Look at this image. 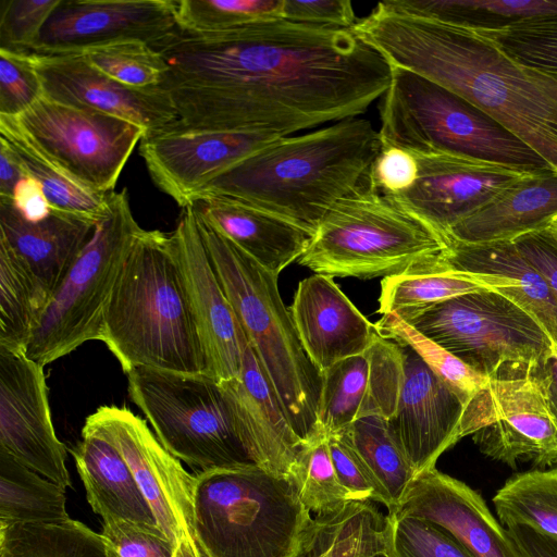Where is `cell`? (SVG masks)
I'll return each mask as SVG.
<instances>
[{
	"label": "cell",
	"instance_id": "11a10c76",
	"mask_svg": "<svg viewBox=\"0 0 557 557\" xmlns=\"http://www.w3.org/2000/svg\"><path fill=\"white\" fill-rule=\"evenodd\" d=\"M12 202L25 219L34 222L47 218L52 211L42 187L30 176H24L17 183Z\"/></svg>",
	"mask_w": 557,
	"mask_h": 557
},
{
	"label": "cell",
	"instance_id": "ba28073f",
	"mask_svg": "<svg viewBox=\"0 0 557 557\" xmlns=\"http://www.w3.org/2000/svg\"><path fill=\"white\" fill-rule=\"evenodd\" d=\"M380 115L382 147H397L417 156H460L528 172L554 170L486 112L404 69L393 67Z\"/></svg>",
	"mask_w": 557,
	"mask_h": 557
},
{
	"label": "cell",
	"instance_id": "f35d334b",
	"mask_svg": "<svg viewBox=\"0 0 557 557\" xmlns=\"http://www.w3.org/2000/svg\"><path fill=\"white\" fill-rule=\"evenodd\" d=\"M492 500L504 525L520 522L557 535V467L515 473Z\"/></svg>",
	"mask_w": 557,
	"mask_h": 557
},
{
	"label": "cell",
	"instance_id": "60d3db41",
	"mask_svg": "<svg viewBox=\"0 0 557 557\" xmlns=\"http://www.w3.org/2000/svg\"><path fill=\"white\" fill-rule=\"evenodd\" d=\"M288 478L301 503L314 517L334 512L352 500L338 481L327 436L321 432L301 444Z\"/></svg>",
	"mask_w": 557,
	"mask_h": 557
},
{
	"label": "cell",
	"instance_id": "ffe728a7",
	"mask_svg": "<svg viewBox=\"0 0 557 557\" xmlns=\"http://www.w3.org/2000/svg\"><path fill=\"white\" fill-rule=\"evenodd\" d=\"M44 96L70 106L88 108L141 126L147 133L166 129L177 120L162 87L133 88L92 66L81 53H29Z\"/></svg>",
	"mask_w": 557,
	"mask_h": 557
},
{
	"label": "cell",
	"instance_id": "4316f807",
	"mask_svg": "<svg viewBox=\"0 0 557 557\" xmlns=\"http://www.w3.org/2000/svg\"><path fill=\"white\" fill-rule=\"evenodd\" d=\"M557 221V171L529 173L457 223L446 240L466 244L515 242Z\"/></svg>",
	"mask_w": 557,
	"mask_h": 557
},
{
	"label": "cell",
	"instance_id": "91938a15",
	"mask_svg": "<svg viewBox=\"0 0 557 557\" xmlns=\"http://www.w3.org/2000/svg\"><path fill=\"white\" fill-rule=\"evenodd\" d=\"M173 557H203V555L196 542L181 541L175 546Z\"/></svg>",
	"mask_w": 557,
	"mask_h": 557
},
{
	"label": "cell",
	"instance_id": "277c9868",
	"mask_svg": "<svg viewBox=\"0 0 557 557\" xmlns=\"http://www.w3.org/2000/svg\"><path fill=\"white\" fill-rule=\"evenodd\" d=\"M101 342L125 373L144 367L208 374L172 233L143 228L135 238L104 314Z\"/></svg>",
	"mask_w": 557,
	"mask_h": 557
},
{
	"label": "cell",
	"instance_id": "cb8c5ba5",
	"mask_svg": "<svg viewBox=\"0 0 557 557\" xmlns=\"http://www.w3.org/2000/svg\"><path fill=\"white\" fill-rule=\"evenodd\" d=\"M288 309L306 352L322 373L366 352L379 335L329 275L314 273L300 281Z\"/></svg>",
	"mask_w": 557,
	"mask_h": 557
},
{
	"label": "cell",
	"instance_id": "3957f363",
	"mask_svg": "<svg viewBox=\"0 0 557 557\" xmlns=\"http://www.w3.org/2000/svg\"><path fill=\"white\" fill-rule=\"evenodd\" d=\"M381 149L379 131L360 116L278 137L208 182L193 202L232 198L313 236L326 212L368 181Z\"/></svg>",
	"mask_w": 557,
	"mask_h": 557
},
{
	"label": "cell",
	"instance_id": "9a60e30c",
	"mask_svg": "<svg viewBox=\"0 0 557 557\" xmlns=\"http://www.w3.org/2000/svg\"><path fill=\"white\" fill-rule=\"evenodd\" d=\"M0 449L64 490L66 447L51 418L44 366L0 347Z\"/></svg>",
	"mask_w": 557,
	"mask_h": 557
},
{
	"label": "cell",
	"instance_id": "ab89813d",
	"mask_svg": "<svg viewBox=\"0 0 557 557\" xmlns=\"http://www.w3.org/2000/svg\"><path fill=\"white\" fill-rule=\"evenodd\" d=\"M483 289L486 288L465 273L447 269L388 276L381 281L377 312L405 319L447 299Z\"/></svg>",
	"mask_w": 557,
	"mask_h": 557
},
{
	"label": "cell",
	"instance_id": "52a82bcc",
	"mask_svg": "<svg viewBox=\"0 0 557 557\" xmlns=\"http://www.w3.org/2000/svg\"><path fill=\"white\" fill-rule=\"evenodd\" d=\"M447 247L442 235L368 180L326 212L298 262L332 277L384 278L444 271Z\"/></svg>",
	"mask_w": 557,
	"mask_h": 557
},
{
	"label": "cell",
	"instance_id": "94428289",
	"mask_svg": "<svg viewBox=\"0 0 557 557\" xmlns=\"http://www.w3.org/2000/svg\"><path fill=\"white\" fill-rule=\"evenodd\" d=\"M550 230L554 232V234L557 236V221L552 225Z\"/></svg>",
	"mask_w": 557,
	"mask_h": 557
},
{
	"label": "cell",
	"instance_id": "83f0119b",
	"mask_svg": "<svg viewBox=\"0 0 557 557\" xmlns=\"http://www.w3.org/2000/svg\"><path fill=\"white\" fill-rule=\"evenodd\" d=\"M193 206L215 231L277 276L298 261L312 238L304 230L232 198L202 197Z\"/></svg>",
	"mask_w": 557,
	"mask_h": 557
},
{
	"label": "cell",
	"instance_id": "f6af8a7d",
	"mask_svg": "<svg viewBox=\"0 0 557 557\" xmlns=\"http://www.w3.org/2000/svg\"><path fill=\"white\" fill-rule=\"evenodd\" d=\"M389 557H473L436 524L410 516L387 513Z\"/></svg>",
	"mask_w": 557,
	"mask_h": 557
},
{
	"label": "cell",
	"instance_id": "603a6c76",
	"mask_svg": "<svg viewBox=\"0 0 557 557\" xmlns=\"http://www.w3.org/2000/svg\"><path fill=\"white\" fill-rule=\"evenodd\" d=\"M221 385L250 460L272 473L288 476L304 442L294 431L248 341L243 349L239 375Z\"/></svg>",
	"mask_w": 557,
	"mask_h": 557
},
{
	"label": "cell",
	"instance_id": "f907efd6",
	"mask_svg": "<svg viewBox=\"0 0 557 557\" xmlns=\"http://www.w3.org/2000/svg\"><path fill=\"white\" fill-rule=\"evenodd\" d=\"M417 157L401 148L382 147L369 172V184L387 196L403 194L418 180Z\"/></svg>",
	"mask_w": 557,
	"mask_h": 557
},
{
	"label": "cell",
	"instance_id": "5bb4252c",
	"mask_svg": "<svg viewBox=\"0 0 557 557\" xmlns=\"http://www.w3.org/2000/svg\"><path fill=\"white\" fill-rule=\"evenodd\" d=\"M397 344L403 380L387 421L418 475L434 468L440 456L461 438L491 424V419L467 406L412 348Z\"/></svg>",
	"mask_w": 557,
	"mask_h": 557
},
{
	"label": "cell",
	"instance_id": "db71d44e",
	"mask_svg": "<svg viewBox=\"0 0 557 557\" xmlns=\"http://www.w3.org/2000/svg\"><path fill=\"white\" fill-rule=\"evenodd\" d=\"M521 557H557V535L530 524H505Z\"/></svg>",
	"mask_w": 557,
	"mask_h": 557
},
{
	"label": "cell",
	"instance_id": "8d00e7d4",
	"mask_svg": "<svg viewBox=\"0 0 557 557\" xmlns=\"http://www.w3.org/2000/svg\"><path fill=\"white\" fill-rule=\"evenodd\" d=\"M46 305L32 275L0 239V347L25 351Z\"/></svg>",
	"mask_w": 557,
	"mask_h": 557
},
{
	"label": "cell",
	"instance_id": "f546056e",
	"mask_svg": "<svg viewBox=\"0 0 557 557\" xmlns=\"http://www.w3.org/2000/svg\"><path fill=\"white\" fill-rule=\"evenodd\" d=\"M0 141L24 175L40 184L52 209L96 224L106 215L110 193H96L74 178L27 135L16 117L0 115Z\"/></svg>",
	"mask_w": 557,
	"mask_h": 557
},
{
	"label": "cell",
	"instance_id": "8fae6325",
	"mask_svg": "<svg viewBox=\"0 0 557 557\" xmlns=\"http://www.w3.org/2000/svg\"><path fill=\"white\" fill-rule=\"evenodd\" d=\"M126 374L131 399L177 459L199 471L252 462L214 377L144 367Z\"/></svg>",
	"mask_w": 557,
	"mask_h": 557
},
{
	"label": "cell",
	"instance_id": "4fadbf2b",
	"mask_svg": "<svg viewBox=\"0 0 557 557\" xmlns=\"http://www.w3.org/2000/svg\"><path fill=\"white\" fill-rule=\"evenodd\" d=\"M85 422L97 428L119 450L162 532L175 545L181 541L196 542V476L161 444L147 422L116 406L99 407Z\"/></svg>",
	"mask_w": 557,
	"mask_h": 557
},
{
	"label": "cell",
	"instance_id": "7a4b0ae2",
	"mask_svg": "<svg viewBox=\"0 0 557 557\" xmlns=\"http://www.w3.org/2000/svg\"><path fill=\"white\" fill-rule=\"evenodd\" d=\"M351 29L392 67L417 73L467 99L557 171V107L527 69L486 36L400 13L382 2Z\"/></svg>",
	"mask_w": 557,
	"mask_h": 557
},
{
	"label": "cell",
	"instance_id": "f5cc1de1",
	"mask_svg": "<svg viewBox=\"0 0 557 557\" xmlns=\"http://www.w3.org/2000/svg\"><path fill=\"white\" fill-rule=\"evenodd\" d=\"M513 243L544 277L557 301V236L548 228L521 236Z\"/></svg>",
	"mask_w": 557,
	"mask_h": 557
},
{
	"label": "cell",
	"instance_id": "7bdbcfd3",
	"mask_svg": "<svg viewBox=\"0 0 557 557\" xmlns=\"http://www.w3.org/2000/svg\"><path fill=\"white\" fill-rule=\"evenodd\" d=\"M79 53L103 74L133 88L161 87L168 72L161 53L139 40L112 42Z\"/></svg>",
	"mask_w": 557,
	"mask_h": 557
},
{
	"label": "cell",
	"instance_id": "816d5d0a",
	"mask_svg": "<svg viewBox=\"0 0 557 557\" xmlns=\"http://www.w3.org/2000/svg\"><path fill=\"white\" fill-rule=\"evenodd\" d=\"M282 18L337 28H351L358 22L348 0H283Z\"/></svg>",
	"mask_w": 557,
	"mask_h": 557
},
{
	"label": "cell",
	"instance_id": "4dcf8cb0",
	"mask_svg": "<svg viewBox=\"0 0 557 557\" xmlns=\"http://www.w3.org/2000/svg\"><path fill=\"white\" fill-rule=\"evenodd\" d=\"M300 557H389L387 515L372 502L350 500L313 517Z\"/></svg>",
	"mask_w": 557,
	"mask_h": 557
},
{
	"label": "cell",
	"instance_id": "bcb514c9",
	"mask_svg": "<svg viewBox=\"0 0 557 557\" xmlns=\"http://www.w3.org/2000/svg\"><path fill=\"white\" fill-rule=\"evenodd\" d=\"M62 0H2L0 49L32 53L47 21Z\"/></svg>",
	"mask_w": 557,
	"mask_h": 557
},
{
	"label": "cell",
	"instance_id": "836d02e7",
	"mask_svg": "<svg viewBox=\"0 0 557 557\" xmlns=\"http://www.w3.org/2000/svg\"><path fill=\"white\" fill-rule=\"evenodd\" d=\"M374 325L382 337L412 348L467 406L486 416L491 421L494 420V400L488 379L419 333L395 313L383 314Z\"/></svg>",
	"mask_w": 557,
	"mask_h": 557
},
{
	"label": "cell",
	"instance_id": "ee69618b",
	"mask_svg": "<svg viewBox=\"0 0 557 557\" xmlns=\"http://www.w3.org/2000/svg\"><path fill=\"white\" fill-rule=\"evenodd\" d=\"M478 33L521 66L557 75V14L539 16L503 30Z\"/></svg>",
	"mask_w": 557,
	"mask_h": 557
},
{
	"label": "cell",
	"instance_id": "680465c9",
	"mask_svg": "<svg viewBox=\"0 0 557 557\" xmlns=\"http://www.w3.org/2000/svg\"><path fill=\"white\" fill-rule=\"evenodd\" d=\"M527 71L540 89L557 107V75L545 74L530 69H527Z\"/></svg>",
	"mask_w": 557,
	"mask_h": 557
},
{
	"label": "cell",
	"instance_id": "d6986e66",
	"mask_svg": "<svg viewBox=\"0 0 557 557\" xmlns=\"http://www.w3.org/2000/svg\"><path fill=\"white\" fill-rule=\"evenodd\" d=\"M193 311L216 381L236 379L247 342L201 237L194 207L183 209L172 232Z\"/></svg>",
	"mask_w": 557,
	"mask_h": 557
},
{
	"label": "cell",
	"instance_id": "44dd1931",
	"mask_svg": "<svg viewBox=\"0 0 557 557\" xmlns=\"http://www.w3.org/2000/svg\"><path fill=\"white\" fill-rule=\"evenodd\" d=\"M389 512L436 524L473 557H521L509 532L494 518L481 494L435 467L416 475L398 506Z\"/></svg>",
	"mask_w": 557,
	"mask_h": 557
},
{
	"label": "cell",
	"instance_id": "d4e9b609",
	"mask_svg": "<svg viewBox=\"0 0 557 557\" xmlns=\"http://www.w3.org/2000/svg\"><path fill=\"white\" fill-rule=\"evenodd\" d=\"M443 264L500 294L529 312L557 343V301L541 273L513 242L447 240Z\"/></svg>",
	"mask_w": 557,
	"mask_h": 557
},
{
	"label": "cell",
	"instance_id": "e575fe53",
	"mask_svg": "<svg viewBox=\"0 0 557 557\" xmlns=\"http://www.w3.org/2000/svg\"><path fill=\"white\" fill-rule=\"evenodd\" d=\"M358 453L379 488L388 512L400 503L416 476L401 446L382 416H366L343 431Z\"/></svg>",
	"mask_w": 557,
	"mask_h": 557
},
{
	"label": "cell",
	"instance_id": "6125c7cd",
	"mask_svg": "<svg viewBox=\"0 0 557 557\" xmlns=\"http://www.w3.org/2000/svg\"><path fill=\"white\" fill-rule=\"evenodd\" d=\"M553 352L557 356V343H553Z\"/></svg>",
	"mask_w": 557,
	"mask_h": 557
},
{
	"label": "cell",
	"instance_id": "e0dca14e",
	"mask_svg": "<svg viewBox=\"0 0 557 557\" xmlns=\"http://www.w3.org/2000/svg\"><path fill=\"white\" fill-rule=\"evenodd\" d=\"M418 180L407 191L388 196L445 239L460 221L476 212L528 172L453 156H417Z\"/></svg>",
	"mask_w": 557,
	"mask_h": 557
},
{
	"label": "cell",
	"instance_id": "b9f144b4",
	"mask_svg": "<svg viewBox=\"0 0 557 557\" xmlns=\"http://www.w3.org/2000/svg\"><path fill=\"white\" fill-rule=\"evenodd\" d=\"M283 0H176L180 29L216 33L282 18Z\"/></svg>",
	"mask_w": 557,
	"mask_h": 557
},
{
	"label": "cell",
	"instance_id": "d590c367",
	"mask_svg": "<svg viewBox=\"0 0 557 557\" xmlns=\"http://www.w3.org/2000/svg\"><path fill=\"white\" fill-rule=\"evenodd\" d=\"M371 377L369 349L343 359L323 372L318 432L326 436L337 434L357 419L372 416Z\"/></svg>",
	"mask_w": 557,
	"mask_h": 557
},
{
	"label": "cell",
	"instance_id": "f1b7e54d",
	"mask_svg": "<svg viewBox=\"0 0 557 557\" xmlns=\"http://www.w3.org/2000/svg\"><path fill=\"white\" fill-rule=\"evenodd\" d=\"M91 509L107 520L157 525L127 463L115 446L85 422L82 440L71 449Z\"/></svg>",
	"mask_w": 557,
	"mask_h": 557
},
{
	"label": "cell",
	"instance_id": "484cf974",
	"mask_svg": "<svg viewBox=\"0 0 557 557\" xmlns=\"http://www.w3.org/2000/svg\"><path fill=\"white\" fill-rule=\"evenodd\" d=\"M96 223L52 209L40 221L25 219L0 200V239L24 264L47 302L92 235Z\"/></svg>",
	"mask_w": 557,
	"mask_h": 557
},
{
	"label": "cell",
	"instance_id": "1f68e13d",
	"mask_svg": "<svg viewBox=\"0 0 557 557\" xmlns=\"http://www.w3.org/2000/svg\"><path fill=\"white\" fill-rule=\"evenodd\" d=\"M394 11L474 32H496L557 14V0H386Z\"/></svg>",
	"mask_w": 557,
	"mask_h": 557
},
{
	"label": "cell",
	"instance_id": "30bf717a",
	"mask_svg": "<svg viewBox=\"0 0 557 557\" xmlns=\"http://www.w3.org/2000/svg\"><path fill=\"white\" fill-rule=\"evenodd\" d=\"M403 320L490 381L533 374L553 354V343L535 318L488 289Z\"/></svg>",
	"mask_w": 557,
	"mask_h": 557
},
{
	"label": "cell",
	"instance_id": "2e32d148",
	"mask_svg": "<svg viewBox=\"0 0 557 557\" xmlns=\"http://www.w3.org/2000/svg\"><path fill=\"white\" fill-rule=\"evenodd\" d=\"M178 30L176 0H62L32 53H79L126 40L157 48Z\"/></svg>",
	"mask_w": 557,
	"mask_h": 557
},
{
	"label": "cell",
	"instance_id": "d6a6232c",
	"mask_svg": "<svg viewBox=\"0 0 557 557\" xmlns=\"http://www.w3.org/2000/svg\"><path fill=\"white\" fill-rule=\"evenodd\" d=\"M70 518L63 487L0 449V528Z\"/></svg>",
	"mask_w": 557,
	"mask_h": 557
},
{
	"label": "cell",
	"instance_id": "6f0895ef",
	"mask_svg": "<svg viewBox=\"0 0 557 557\" xmlns=\"http://www.w3.org/2000/svg\"><path fill=\"white\" fill-rule=\"evenodd\" d=\"M534 374L545 392L549 408L557 422V356L553 352L534 371Z\"/></svg>",
	"mask_w": 557,
	"mask_h": 557
},
{
	"label": "cell",
	"instance_id": "9f6ffc18",
	"mask_svg": "<svg viewBox=\"0 0 557 557\" xmlns=\"http://www.w3.org/2000/svg\"><path fill=\"white\" fill-rule=\"evenodd\" d=\"M24 176L8 147L0 141V200L12 201L15 186Z\"/></svg>",
	"mask_w": 557,
	"mask_h": 557
},
{
	"label": "cell",
	"instance_id": "5b68a950",
	"mask_svg": "<svg viewBox=\"0 0 557 557\" xmlns=\"http://www.w3.org/2000/svg\"><path fill=\"white\" fill-rule=\"evenodd\" d=\"M194 210L201 237L245 336L294 431L306 442L319 433L323 373L301 344L290 311L281 298L277 275L263 269L215 231L195 207Z\"/></svg>",
	"mask_w": 557,
	"mask_h": 557
},
{
	"label": "cell",
	"instance_id": "ac0fdd59",
	"mask_svg": "<svg viewBox=\"0 0 557 557\" xmlns=\"http://www.w3.org/2000/svg\"><path fill=\"white\" fill-rule=\"evenodd\" d=\"M277 136L226 131L147 133L139 152L153 183L181 208L208 182Z\"/></svg>",
	"mask_w": 557,
	"mask_h": 557
},
{
	"label": "cell",
	"instance_id": "c3c4849f",
	"mask_svg": "<svg viewBox=\"0 0 557 557\" xmlns=\"http://www.w3.org/2000/svg\"><path fill=\"white\" fill-rule=\"evenodd\" d=\"M42 96L29 53L0 49V115L16 117Z\"/></svg>",
	"mask_w": 557,
	"mask_h": 557
},
{
	"label": "cell",
	"instance_id": "7dc6e473",
	"mask_svg": "<svg viewBox=\"0 0 557 557\" xmlns=\"http://www.w3.org/2000/svg\"><path fill=\"white\" fill-rule=\"evenodd\" d=\"M106 557H173L175 544L158 525L125 520L102 521Z\"/></svg>",
	"mask_w": 557,
	"mask_h": 557
},
{
	"label": "cell",
	"instance_id": "7c38bea8",
	"mask_svg": "<svg viewBox=\"0 0 557 557\" xmlns=\"http://www.w3.org/2000/svg\"><path fill=\"white\" fill-rule=\"evenodd\" d=\"M27 135L74 178L109 194L146 131L132 122L42 96L16 116Z\"/></svg>",
	"mask_w": 557,
	"mask_h": 557
},
{
	"label": "cell",
	"instance_id": "74e56055",
	"mask_svg": "<svg viewBox=\"0 0 557 557\" xmlns=\"http://www.w3.org/2000/svg\"><path fill=\"white\" fill-rule=\"evenodd\" d=\"M0 557H106L100 533L72 518L0 528Z\"/></svg>",
	"mask_w": 557,
	"mask_h": 557
},
{
	"label": "cell",
	"instance_id": "681fc988",
	"mask_svg": "<svg viewBox=\"0 0 557 557\" xmlns=\"http://www.w3.org/2000/svg\"><path fill=\"white\" fill-rule=\"evenodd\" d=\"M327 440L336 475L350 498L382 504L373 476L345 433L330 435Z\"/></svg>",
	"mask_w": 557,
	"mask_h": 557
},
{
	"label": "cell",
	"instance_id": "8992f818",
	"mask_svg": "<svg viewBox=\"0 0 557 557\" xmlns=\"http://www.w3.org/2000/svg\"><path fill=\"white\" fill-rule=\"evenodd\" d=\"M195 476V539L203 557H300L313 517L288 476L253 462Z\"/></svg>",
	"mask_w": 557,
	"mask_h": 557
},
{
	"label": "cell",
	"instance_id": "9c48e42d",
	"mask_svg": "<svg viewBox=\"0 0 557 557\" xmlns=\"http://www.w3.org/2000/svg\"><path fill=\"white\" fill-rule=\"evenodd\" d=\"M141 230L126 188L111 191L108 212L39 317L25 349L29 359L45 367L86 342H101L111 295Z\"/></svg>",
	"mask_w": 557,
	"mask_h": 557
},
{
	"label": "cell",
	"instance_id": "6da1fadb",
	"mask_svg": "<svg viewBox=\"0 0 557 557\" xmlns=\"http://www.w3.org/2000/svg\"><path fill=\"white\" fill-rule=\"evenodd\" d=\"M154 49L177 113L169 131L288 136L364 113L393 72L351 28L285 18L216 33L180 29Z\"/></svg>",
	"mask_w": 557,
	"mask_h": 557
},
{
	"label": "cell",
	"instance_id": "7402d4cb",
	"mask_svg": "<svg viewBox=\"0 0 557 557\" xmlns=\"http://www.w3.org/2000/svg\"><path fill=\"white\" fill-rule=\"evenodd\" d=\"M494 421L472 435L480 451L516 469L517 462L557 465V422L536 377L490 381Z\"/></svg>",
	"mask_w": 557,
	"mask_h": 557
}]
</instances>
